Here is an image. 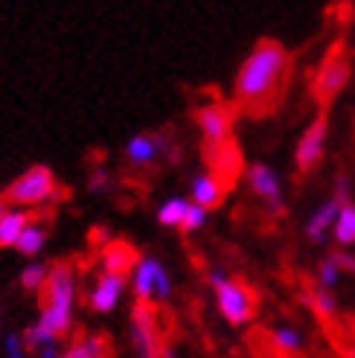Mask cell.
Returning a JSON list of instances; mask_svg holds the SVG:
<instances>
[{"label":"cell","mask_w":355,"mask_h":358,"mask_svg":"<svg viewBox=\"0 0 355 358\" xmlns=\"http://www.w3.org/2000/svg\"><path fill=\"white\" fill-rule=\"evenodd\" d=\"M289 50L280 41H259L254 52L245 59L236 76V96L247 111L265 114L271 111L282 96V87L289 79Z\"/></svg>","instance_id":"1"},{"label":"cell","mask_w":355,"mask_h":358,"mask_svg":"<svg viewBox=\"0 0 355 358\" xmlns=\"http://www.w3.org/2000/svg\"><path fill=\"white\" fill-rule=\"evenodd\" d=\"M73 294H76L73 271L67 265H56L47 277V306L38 317L56 335L70 329V320H73Z\"/></svg>","instance_id":"2"},{"label":"cell","mask_w":355,"mask_h":358,"mask_svg":"<svg viewBox=\"0 0 355 358\" xmlns=\"http://www.w3.org/2000/svg\"><path fill=\"white\" fill-rule=\"evenodd\" d=\"M349 73H352V50L341 38L329 47V52L324 56L321 67H317V73L312 79V94L321 108H329V102L344 91V85L349 82Z\"/></svg>","instance_id":"3"},{"label":"cell","mask_w":355,"mask_h":358,"mask_svg":"<svg viewBox=\"0 0 355 358\" xmlns=\"http://www.w3.org/2000/svg\"><path fill=\"white\" fill-rule=\"evenodd\" d=\"M216 300H219V309L222 315L230 320V324H247V320L254 317L256 312V297L254 292L247 289V285L242 282H233V280H227L222 282L219 289H216Z\"/></svg>","instance_id":"4"},{"label":"cell","mask_w":355,"mask_h":358,"mask_svg":"<svg viewBox=\"0 0 355 358\" xmlns=\"http://www.w3.org/2000/svg\"><path fill=\"white\" fill-rule=\"evenodd\" d=\"M52 189H56V181H52V172L47 166H32L29 172H24L17 181L9 187L6 199L15 204H38L47 201Z\"/></svg>","instance_id":"5"},{"label":"cell","mask_w":355,"mask_h":358,"mask_svg":"<svg viewBox=\"0 0 355 358\" xmlns=\"http://www.w3.org/2000/svg\"><path fill=\"white\" fill-rule=\"evenodd\" d=\"M207 160H210V172H216L222 181L230 187L242 172V155L236 149L233 140H222V143H207Z\"/></svg>","instance_id":"6"},{"label":"cell","mask_w":355,"mask_h":358,"mask_svg":"<svg viewBox=\"0 0 355 358\" xmlns=\"http://www.w3.org/2000/svg\"><path fill=\"white\" fill-rule=\"evenodd\" d=\"M324 140H326V117L321 114L309 125V131L300 137V143H297V155H294L297 172L306 175V172H312L317 166V160L324 157Z\"/></svg>","instance_id":"7"},{"label":"cell","mask_w":355,"mask_h":358,"mask_svg":"<svg viewBox=\"0 0 355 358\" xmlns=\"http://www.w3.org/2000/svg\"><path fill=\"white\" fill-rule=\"evenodd\" d=\"M247 181H251V189L256 195H262V199L268 201L274 216H282V195H280L277 175L268 166H265V164H254L251 169H247Z\"/></svg>","instance_id":"8"},{"label":"cell","mask_w":355,"mask_h":358,"mask_svg":"<svg viewBox=\"0 0 355 358\" xmlns=\"http://www.w3.org/2000/svg\"><path fill=\"white\" fill-rule=\"evenodd\" d=\"M198 125L207 137V143H222L230 137V125H233V111L227 105H207L198 111Z\"/></svg>","instance_id":"9"},{"label":"cell","mask_w":355,"mask_h":358,"mask_svg":"<svg viewBox=\"0 0 355 358\" xmlns=\"http://www.w3.org/2000/svg\"><path fill=\"white\" fill-rule=\"evenodd\" d=\"M134 347L140 355H161V347H157V332H154V315L146 306H137L134 309Z\"/></svg>","instance_id":"10"},{"label":"cell","mask_w":355,"mask_h":358,"mask_svg":"<svg viewBox=\"0 0 355 358\" xmlns=\"http://www.w3.org/2000/svg\"><path fill=\"white\" fill-rule=\"evenodd\" d=\"M224 189H227V184L222 181L216 172H207V175H195V178H192V201L204 204L207 210L222 204Z\"/></svg>","instance_id":"11"},{"label":"cell","mask_w":355,"mask_h":358,"mask_svg":"<svg viewBox=\"0 0 355 358\" xmlns=\"http://www.w3.org/2000/svg\"><path fill=\"white\" fill-rule=\"evenodd\" d=\"M122 285H126L122 274L105 271V277L96 282V289L91 292V306H94L96 312H111V309L117 306L119 294H122Z\"/></svg>","instance_id":"12"},{"label":"cell","mask_w":355,"mask_h":358,"mask_svg":"<svg viewBox=\"0 0 355 358\" xmlns=\"http://www.w3.org/2000/svg\"><path fill=\"white\" fill-rule=\"evenodd\" d=\"M166 149V140L161 134H137L129 140V146H126V155L131 164H152V160L157 157Z\"/></svg>","instance_id":"13"},{"label":"cell","mask_w":355,"mask_h":358,"mask_svg":"<svg viewBox=\"0 0 355 358\" xmlns=\"http://www.w3.org/2000/svg\"><path fill=\"white\" fill-rule=\"evenodd\" d=\"M157 268H161V262L152 259V257L140 259V262L134 265V277H131V282H134V292H137V297H140V300H149V297L154 294Z\"/></svg>","instance_id":"14"},{"label":"cell","mask_w":355,"mask_h":358,"mask_svg":"<svg viewBox=\"0 0 355 358\" xmlns=\"http://www.w3.org/2000/svg\"><path fill=\"white\" fill-rule=\"evenodd\" d=\"M134 259H137L134 250L126 242H111L108 248H105V254H102L105 271H114V274H126Z\"/></svg>","instance_id":"15"},{"label":"cell","mask_w":355,"mask_h":358,"mask_svg":"<svg viewBox=\"0 0 355 358\" xmlns=\"http://www.w3.org/2000/svg\"><path fill=\"white\" fill-rule=\"evenodd\" d=\"M341 201L338 199H335V201H329V204H324L321 210H317L314 213V216H312V222H309V239H314V242H324L326 239V227L335 222V219H338V213H341Z\"/></svg>","instance_id":"16"},{"label":"cell","mask_w":355,"mask_h":358,"mask_svg":"<svg viewBox=\"0 0 355 358\" xmlns=\"http://www.w3.org/2000/svg\"><path fill=\"white\" fill-rule=\"evenodd\" d=\"M27 224H29L27 213H21V210H6V213H3V219H0V248L15 245L17 236L24 234V227H27Z\"/></svg>","instance_id":"17"},{"label":"cell","mask_w":355,"mask_h":358,"mask_svg":"<svg viewBox=\"0 0 355 358\" xmlns=\"http://www.w3.org/2000/svg\"><path fill=\"white\" fill-rule=\"evenodd\" d=\"M268 344H271V350H274V352H280V355H297V352H300V347H303V341H300V335H297L294 329H289V327L274 329V332H271V338H268Z\"/></svg>","instance_id":"18"},{"label":"cell","mask_w":355,"mask_h":358,"mask_svg":"<svg viewBox=\"0 0 355 358\" xmlns=\"http://www.w3.org/2000/svg\"><path fill=\"white\" fill-rule=\"evenodd\" d=\"M15 248L21 250V254H27V257H35V254H38V250L44 248V227H41V224H27L24 234L17 236Z\"/></svg>","instance_id":"19"},{"label":"cell","mask_w":355,"mask_h":358,"mask_svg":"<svg viewBox=\"0 0 355 358\" xmlns=\"http://www.w3.org/2000/svg\"><path fill=\"white\" fill-rule=\"evenodd\" d=\"M187 210H189V204L184 199H169L166 204H161V210H157V219H161V224H166V227H181Z\"/></svg>","instance_id":"20"},{"label":"cell","mask_w":355,"mask_h":358,"mask_svg":"<svg viewBox=\"0 0 355 358\" xmlns=\"http://www.w3.org/2000/svg\"><path fill=\"white\" fill-rule=\"evenodd\" d=\"M335 239L349 245L355 242V207L352 204H344L341 213H338V222H335Z\"/></svg>","instance_id":"21"},{"label":"cell","mask_w":355,"mask_h":358,"mask_svg":"<svg viewBox=\"0 0 355 358\" xmlns=\"http://www.w3.org/2000/svg\"><path fill=\"white\" fill-rule=\"evenodd\" d=\"M105 350H108V344H105L102 338H82V341H76L64 355L67 358H99V355H105Z\"/></svg>","instance_id":"22"},{"label":"cell","mask_w":355,"mask_h":358,"mask_svg":"<svg viewBox=\"0 0 355 358\" xmlns=\"http://www.w3.org/2000/svg\"><path fill=\"white\" fill-rule=\"evenodd\" d=\"M47 277H50L47 268L41 262H32V265H27L21 271V285H24V289H29V292H38V289H44V285H47Z\"/></svg>","instance_id":"23"},{"label":"cell","mask_w":355,"mask_h":358,"mask_svg":"<svg viewBox=\"0 0 355 358\" xmlns=\"http://www.w3.org/2000/svg\"><path fill=\"white\" fill-rule=\"evenodd\" d=\"M56 332H52L50 327H44L41 324V320H38V324H32L29 329H27V335H24V344L27 347H32V350H41L44 344H50V341H56Z\"/></svg>","instance_id":"24"},{"label":"cell","mask_w":355,"mask_h":358,"mask_svg":"<svg viewBox=\"0 0 355 358\" xmlns=\"http://www.w3.org/2000/svg\"><path fill=\"white\" fill-rule=\"evenodd\" d=\"M207 222V207L204 204H198V201H192L189 204V210H187V216H184V222H181V230H198L201 224Z\"/></svg>","instance_id":"25"},{"label":"cell","mask_w":355,"mask_h":358,"mask_svg":"<svg viewBox=\"0 0 355 358\" xmlns=\"http://www.w3.org/2000/svg\"><path fill=\"white\" fill-rule=\"evenodd\" d=\"M169 294H172V282H169L166 268L161 265L157 268V280H154V297L157 300H169Z\"/></svg>","instance_id":"26"},{"label":"cell","mask_w":355,"mask_h":358,"mask_svg":"<svg viewBox=\"0 0 355 358\" xmlns=\"http://www.w3.org/2000/svg\"><path fill=\"white\" fill-rule=\"evenodd\" d=\"M338 262H335V257H329V259H324V265H321V282L324 285H332V282H338Z\"/></svg>","instance_id":"27"},{"label":"cell","mask_w":355,"mask_h":358,"mask_svg":"<svg viewBox=\"0 0 355 358\" xmlns=\"http://www.w3.org/2000/svg\"><path fill=\"white\" fill-rule=\"evenodd\" d=\"M108 184H111V178H108V172H105V169H94V172H91V178H87V187L96 189V192L108 189Z\"/></svg>","instance_id":"28"},{"label":"cell","mask_w":355,"mask_h":358,"mask_svg":"<svg viewBox=\"0 0 355 358\" xmlns=\"http://www.w3.org/2000/svg\"><path fill=\"white\" fill-rule=\"evenodd\" d=\"M335 199L341 204H349V178L347 175H338V181H335Z\"/></svg>","instance_id":"29"},{"label":"cell","mask_w":355,"mask_h":358,"mask_svg":"<svg viewBox=\"0 0 355 358\" xmlns=\"http://www.w3.org/2000/svg\"><path fill=\"white\" fill-rule=\"evenodd\" d=\"M6 355L9 358H21L24 352H21V338H17V335H9L6 338Z\"/></svg>","instance_id":"30"},{"label":"cell","mask_w":355,"mask_h":358,"mask_svg":"<svg viewBox=\"0 0 355 358\" xmlns=\"http://www.w3.org/2000/svg\"><path fill=\"white\" fill-rule=\"evenodd\" d=\"M335 262H338V268H344V271L355 274V257H349V254H335Z\"/></svg>","instance_id":"31"},{"label":"cell","mask_w":355,"mask_h":358,"mask_svg":"<svg viewBox=\"0 0 355 358\" xmlns=\"http://www.w3.org/2000/svg\"><path fill=\"white\" fill-rule=\"evenodd\" d=\"M38 355H41V358H56V355H59V347H56V341L44 344V347L38 350Z\"/></svg>","instance_id":"32"},{"label":"cell","mask_w":355,"mask_h":358,"mask_svg":"<svg viewBox=\"0 0 355 358\" xmlns=\"http://www.w3.org/2000/svg\"><path fill=\"white\" fill-rule=\"evenodd\" d=\"M222 282H227V277H224V271H210V285L212 289H219Z\"/></svg>","instance_id":"33"},{"label":"cell","mask_w":355,"mask_h":358,"mask_svg":"<svg viewBox=\"0 0 355 358\" xmlns=\"http://www.w3.org/2000/svg\"><path fill=\"white\" fill-rule=\"evenodd\" d=\"M105 239H108V230H105V227L91 230V242H105Z\"/></svg>","instance_id":"34"},{"label":"cell","mask_w":355,"mask_h":358,"mask_svg":"<svg viewBox=\"0 0 355 358\" xmlns=\"http://www.w3.org/2000/svg\"><path fill=\"white\" fill-rule=\"evenodd\" d=\"M3 213H6V207H3V201H0V219H3Z\"/></svg>","instance_id":"35"}]
</instances>
